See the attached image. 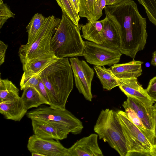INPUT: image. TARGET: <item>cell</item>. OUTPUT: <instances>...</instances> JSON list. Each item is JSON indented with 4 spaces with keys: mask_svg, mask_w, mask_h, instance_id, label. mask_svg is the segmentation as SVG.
I'll return each mask as SVG.
<instances>
[{
    "mask_svg": "<svg viewBox=\"0 0 156 156\" xmlns=\"http://www.w3.org/2000/svg\"><path fill=\"white\" fill-rule=\"evenodd\" d=\"M69 61L74 78L76 87L85 99L91 101L93 96L91 85L94 72L87 62L78 58L71 57Z\"/></svg>",
    "mask_w": 156,
    "mask_h": 156,
    "instance_id": "9",
    "label": "cell"
},
{
    "mask_svg": "<svg viewBox=\"0 0 156 156\" xmlns=\"http://www.w3.org/2000/svg\"><path fill=\"white\" fill-rule=\"evenodd\" d=\"M31 153L32 156H44L43 155L38 153L33 152Z\"/></svg>",
    "mask_w": 156,
    "mask_h": 156,
    "instance_id": "39",
    "label": "cell"
},
{
    "mask_svg": "<svg viewBox=\"0 0 156 156\" xmlns=\"http://www.w3.org/2000/svg\"><path fill=\"white\" fill-rule=\"evenodd\" d=\"M125 109L128 118L146 136L153 145V134L146 127L133 109L130 108H127Z\"/></svg>",
    "mask_w": 156,
    "mask_h": 156,
    "instance_id": "25",
    "label": "cell"
},
{
    "mask_svg": "<svg viewBox=\"0 0 156 156\" xmlns=\"http://www.w3.org/2000/svg\"><path fill=\"white\" fill-rule=\"evenodd\" d=\"M26 115L30 119L48 120L63 123L71 128L75 135L80 133L83 128L82 122L66 108L55 109L50 106H43L27 112Z\"/></svg>",
    "mask_w": 156,
    "mask_h": 156,
    "instance_id": "7",
    "label": "cell"
},
{
    "mask_svg": "<svg viewBox=\"0 0 156 156\" xmlns=\"http://www.w3.org/2000/svg\"><path fill=\"white\" fill-rule=\"evenodd\" d=\"M154 145H156V111L154 109Z\"/></svg>",
    "mask_w": 156,
    "mask_h": 156,
    "instance_id": "34",
    "label": "cell"
},
{
    "mask_svg": "<svg viewBox=\"0 0 156 156\" xmlns=\"http://www.w3.org/2000/svg\"><path fill=\"white\" fill-rule=\"evenodd\" d=\"M151 154V156H156V145H153Z\"/></svg>",
    "mask_w": 156,
    "mask_h": 156,
    "instance_id": "38",
    "label": "cell"
},
{
    "mask_svg": "<svg viewBox=\"0 0 156 156\" xmlns=\"http://www.w3.org/2000/svg\"><path fill=\"white\" fill-rule=\"evenodd\" d=\"M39 78V81L38 86V89L44 98L48 103V105L50 106V100L48 91L42 81Z\"/></svg>",
    "mask_w": 156,
    "mask_h": 156,
    "instance_id": "32",
    "label": "cell"
},
{
    "mask_svg": "<svg viewBox=\"0 0 156 156\" xmlns=\"http://www.w3.org/2000/svg\"><path fill=\"white\" fill-rule=\"evenodd\" d=\"M59 58L51 51L34 58L27 63L22 64L23 69L24 71L38 75Z\"/></svg>",
    "mask_w": 156,
    "mask_h": 156,
    "instance_id": "16",
    "label": "cell"
},
{
    "mask_svg": "<svg viewBox=\"0 0 156 156\" xmlns=\"http://www.w3.org/2000/svg\"><path fill=\"white\" fill-rule=\"evenodd\" d=\"M116 112L125 138L126 156H151L153 145L148 138L131 122L125 112Z\"/></svg>",
    "mask_w": 156,
    "mask_h": 156,
    "instance_id": "6",
    "label": "cell"
},
{
    "mask_svg": "<svg viewBox=\"0 0 156 156\" xmlns=\"http://www.w3.org/2000/svg\"><path fill=\"white\" fill-rule=\"evenodd\" d=\"M61 20V19L56 18L53 15L46 17L34 39L30 43L21 45L19 55L22 64L51 51V38Z\"/></svg>",
    "mask_w": 156,
    "mask_h": 156,
    "instance_id": "5",
    "label": "cell"
},
{
    "mask_svg": "<svg viewBox=\"0 0 156 156\" xmlns=\"http://www.w3.org/2000/svg\"><path fill=\"white\" fill-rule=\"evenodd\" d=\"M19 90L8 79H0V102H12L20 98Z\"/></svg>",
    "mask_w": 156,
    "mask_h": 156,
    "instance_id": "22",
    "label": "cell"
},
{
    "mask_svg": "<svg viewBox=\"0 0 156 156\" xmlns=\"http://www.w3.org/2000/svg\"><path fill=\"white\" fill-rule=\"evenodd\" d=\"M62 12L60 22L51 38V50L58 58L83 56L84 41L80 29Z\"/></svg>",
    "mask_w": 156,
    "mask_h": 156,
    "instance_id": "3",
    "label": "cell"
},
{
    "mask_svg": "<svg viewBox=\"0 0 156 156\" xmlns=\"http://www.w3.org/2000/svg\"><path fill=\"white\" fill-rule=\"evenodd\" d=\"M153 109L156 111V103H155L154 105H153Z\"/></svg>",
    "mask_w": 156,
    "mask_h": 156,
    "instance_id": "40",
    "label": "cell"
},
{
    "mask_svg": "<svg viewBox=\"0 0 156 156\" xmlns=\"http://www.w3.org/2000/svg\"><path fill=\"white\" fill-rule=\"evenodd\" d=\"M143 63L142 61L133 59L127 63L114 64L110 68L113 74L119 79L131 77L137 78L142 74Z\"/></svg>",
    "mask_w": 156,
    "mask_h": 156,
    "instance_id": "15",
    "label": "cell"
},
{
    "mask_svg": "<svg viewBox=\"0 0 156 156\" xmlns=\"http://www.w3.org/2000/svg\"><path fill=\"white\" fill-rule=\"evenodd\" d=\"M97 0H95V2L97 1Z\"/></svg>",
    "mask_w": 156,
    "mask_h": 156,
    "instance_id": "41",
    "label": "cell"
},
{
    "mask_svg": "<svg viewBox=\"0 0 156 156\" xmlns=\"http://www.w3.org/2000/svg\"><path fill=\"white\" fill-rule=\"evenodd\" d=\"M94 67L104 89L110 90L119 86L120 79L113 74L110 68L95 66Z\"/></svg>",
    "mask_w": 156,
    "mask_h": 156,
    "instance_id": "21",
    "label": "cell"
},
{
    "mask_svg": "<svg viewBox=\"0 0 156 156\" xmlns=\"http://www.w3.org/2000/svg\"><path fill=\"white\" fill-rule=\"evenodd\" d=\"M27 147L30 153H38L44 156H70L68 148L59 140L44 139L34 134L29 137Z\"/></svg>",
    "mask_w": 156,
    "mask_h": 156,
    "instance_id": "11",
    "label": "cell"
},
{
    "mask_svg": "<svg viewBox=\"0 0 156 156\" xmlns=\"http://www.w3.org/2000/svg\"><path fill=\"white\" fill-rule=\"evenodd\" d=\"M151 64L152 66L156 67V51L153 53Z\"/></svg>",
    "mask_w": 156,
    "mask_h": 156,
    "instance_id": "37",
    "label": "cell"
},
{
    "mask_svg": "<svg viewBox=\"0 0 156 156\" xmlns=\"http://www.w3.org/2000/svg\"><path fill=\"white\" fill-rule=\"evenodd\" d=\"M100 139L107 142L121 156H126L127 149L117 112L109 108L100 112L94 127Z\"/></svg>",
    "mask_w": 156,
    "mask_h": 156,
    "instance_id": "4",
    "label": "cell"
},
{
    "mask_svg": "<svg viewBox=\"0 0 156 156\" xmlns=\"http://www.w3.org/2000/svg\"><path fill=\"white\" fill-rule=\"evenodd\" d=\"M27 111L20 98L12 102H0V113L7 119L20 122Z\"/></svg>",
    "mask_w": 156,
    "mask_h": 156,
    "instance_id": "17",
    "label": "cell"
},
{
    "mask_svg": "<svg viewBox=\"0 0 156 156\" xmlns=\"http://www.w3.org/2000/svg\"></svg>",
    "mask_w": 156,
    "mask_h": 156,
    "instance_id": "42",
    "label": "cell"
},
{
    "mask_svg": "<svg viewBox=\"0 0 156 156\" xmlns=\"http://www.w3.org/2000/svg\"><path fill=\"white\" fill-rule=\"evenodd\" d=\"M95 2V0H80V16L86 18L87 21L96 20L94 15Z\"/></svg>",
    "mask_w": 156,
    "mask_h": 156,
    "instance_id": "26",
    "label": "cell"
},
{
    "mask_svg": "<svg viewBox=\"0 0 156 156\" xmlns=\"http://www.w3.org/2000/svg\"><path fill=\"white\" fill-rule=\"evenodd\" d=\"M145 9L149 20L156 26V0H137Z\"/></svg>",
    "mask_w": 156,
    "mask_h": 156,
    "instance_id": "28",
    "label": "cell"
},
{
    "mask_svg": "<svg viewBox=\"0 0 156 156\" xmlns=\"http://www.w3.org/2000/svg\"><path fill=\"white\" fill-rule=\"evenodd\" d=\"M103 20L102 33L104 42L102 44L110 48L119 49L120 41L116 26L111 19L106 16Z\"/></svg>",
    "mask_w": 156,
    "mask_h": 156,
    "instance_id": "19",
    "label": "cell"
},
{
    "mask_svg": "<svg viewBox=\"0 0 156 156\" xmlns=\"http://www.w3.org/2000/svg\"><path fill=\"white\" fill-rule=\"evenodd\" d=\"M71 2L76 11L79 13L80 9V0H71Z\"/></svg>",
    "mask_w": 156,
    "mask_h": 156,
    "instance_id": "35",
    "label": "cell"
},
{
    "mask_svg": "<svg viewBox=\"0 0 156 156\" xmlns=\"http://www.w3.org/2000/svg\"><path fill=\"white\" fill-rule=\"evenodd\" d=\"M23 90L20 98L28 110L34 108H37L43 104L48 105L38 88L30 87Z\"/></svg>",
    "mask_w": 156,
    "mask_h": 156,
    "instance_id": "20",
    "label": "cell"
},
{
    "mask_svg": "<svg viewBox=\"0 0 156 156\" xmlns=\"http://www.w3.org/2000/svg\"><path fill=\"white\" fill-rule=\"evenodd\" d=\"M97 134H91L77 141L68 148L70 156H103Z\"/></svg>",
    "mask_w": 156,
    "mask_h": 156,
    "instance_id": "12",
    "label": "cell"
},
{
    "mask_svg": "<svg viewBox=\"0 0 156 156\" xmlns=\"http://www.w3.org/2000/svg\"><path fill=\"white\" fill-rule=\"evenodd\" d=\"M31 124L34 134L44 139L62 140L66 139L74 131L63 123L45 119H32Z\"/></svg>",
    "mask_w": 156,
    "mask_h": 156,
    "instance_id": "10",
    "label": "cell"
},
{
    "mask_svg": "<svg viewBox=\"0 0 156 156\" xmlns=\"http://www.w3.org/2000/svg\"><path fill=\"white\" fill-rule=\"evenodd\" d=\"M124 0H106V5L110 6L118 4Z\"/></svg>",
    "mask_w": 156,
    "mask_h": 156,
    "instance_id": "36",
    "label": "cell"
},
{
    "mask_svg": "<svg viewBox=\"0 0 156 156\" xmlns=\"http://www.w3.org/2000/svg\"><path fill=\"white\" fill-rule=\"evenodd\" d=\"M122 106L133 109L146 127L154 135V114L153 106H148L135 98L127 97Z\"/></svg>",
    "mask_w": 156,
    "mask_h": 156,
    "instance_id": "13",
    "label": "cell"
},
{
    "mask_svg": "<svg viewBox=\"0 0 156 156\" xmlns=\"http://www.w3.org/2000/svg\"><path fill=\"white\" fill-rule=\"evenodd\" d=\"M46 17L38 13L32 17L26 29L28 34L27 44L32 42L35 38L43 26Z\"/></svg>",
    "mask_w": 156,
    "mask_h": 156,
    "instance_id": "23",
    "label": "cell"
},
{
    "mask_svg": "<svg viewBox=\"0 0 156 156\" xmlns=\"http://www.w3.org/2000/svg\"><path fill=\"white\" fill-rule=\"evenodd\" d=\"M106 5V0H97L95 2L94 15L95 20H99L103 15L102 11Z\"/></svg>",
    "mask_w": 156,
    "mask_h": 156,
    "instance_id": "30",
    "label": "cell"
},
{
    "mask_svg": "<svg viewBox=\"0 0 156 156\" xmlns=\"http://www.w3.org/2000/svg\"><path fill=\"white\" fill-rule=\"evenodd\" d=\"M62 12L79 28L81 29L79 22L80 20L79 14L76 11L70 0H56Z\"/></svg>",
    "mask_w": 156,
    "mask_h": 156,
    "instance_id": "24",
    "label": "cell"
},
{
    "mask_svg": "<svg viewBox=\"0 0 156 156\" xmlns=\"http://www.w3.org/2000/svg\"><path fill=\"white\" fill-rule=\"evenodd\" d=\"M146 90L150 98L154 101H156V76L150 80Z\"/></svg>",
    "mask_w": 156,
    "mask_h": 156,
    "instance_id": "31",
    "label": "cell"
},
{
    "mask_svg": "<svg viewBox=\"0 0 156 156\" xmlns=\"http://www.w3.org/2000/svg\"><path fill=\"white\" fill-rule=\"evenodd\" d=\"M80 26L82 32V37L97 44L103 43V20L100 21L88 20L85 24L80 25Z\"/></svg>",
    "mask_w": 156,
    "mask_h": 156,
    "instance_id": "18",
    "label": "cell"
},
{
    "mask_svg": "<svg viewBox=\"0 0 156 156\" xmlns=\"http://www.w3.org/2000/svg\"><path fill=\"white\" fill-rule=\"evenodd\" d=\"M104 9L105 15L117 28L120 41V51L134 59L147 43L146 19L140 14L133 0H124L117 4L107 6Z\"/></svg>",
    "mask_w": 156,
    "mask_h": 156,
    "instance_id": "1",
    "label": "cell"
},
{
    "mask_svg": "<svg viewBox=\"0 0 156 156\" xmlns=\"http://www.w3.org/2000/svg\"><path fill=\"white\" fill-rule=\"evenodd\" d=\"M15 14L11 10L9 7L3 0H0V28L1 29L7 20L14 18Z\"/></svg>",
    "mask_w": 156,
    "mask_h": 156,
    "instance_id": "29",
    "label": "cell"
},
{
    "mask_svg": "<svg viewBox=\"0 0 156 156\" xmlns=\"http://www.w3.org/2000/svg\"><path fill=\"white\" fill-rule=\"evenodd\" d=\"M73 72L68 58H59L38 75L49 93L51 108L66 109L73 87Z\"/></svg>",
    "mask_w": 156,
    "mask_h": 156,
    "instance_id": "2",
    "label": "cell"
},
{
    "mask_svg": "<svg viewBox=\"0 0 156 156\" xmlns=\"http://www.w3.org/2000/svg\"><path fill=\"white\" fill-rule=\"evenodd\" d=\"M122 54L119 49L102 44L84 41L83 56L87 62L95 66H112L120 61Z\"/></svg>",
    "mask_w": 156,
    "mask_h": 156,
    "instance_id": "8",
    "label": "cell"
},
{
    "mask_svg": "<svg viewBox=\"0 0 156 156\" xmlns=\"http://www.w3.org/2000/svg\"><path fill=\"white\" fill-rule=\"evenodd\" d=\"M8 45L2 41H0V65L2 64L5 61V54Z\"/></svg>",
    "mask_w": 156,
    "mask_h": 156,
    "instance_id": "33",
    "label": "cell"
},
{
    "mask_svg": "<svg viewBox=\"0 0 156 156\" xmlns=\"http://www.w3.org/2000/svg\"><path fill=\"white\" fill-rule=\"evenodd\" d=\"M118 87L127 97L135 98L148 106L153 105L154 101L149 96L146 90L139 83L137 78L120 79Z\"/></svg>",
    "mask_w": 156,
    "mask_h": 156,
    "instance_id": "14",
    "label": "cell"
},
{
    "mask_svg": "<svg viewBox=\"0 0 156 156\" xmlns=\"http://www.w3.org/2000/svg\"><path fill=\"white\" fill-rule=\"evenodd\" d=\"M39 81L38 75H34L24 71L20 82V89L22 90L30 87L38 88Z\"/></svg>",
    "mask_w": 156,
    "mask_h": 156,
    "instance_id": "27",
    "label": "cell"
}]
</instances>
